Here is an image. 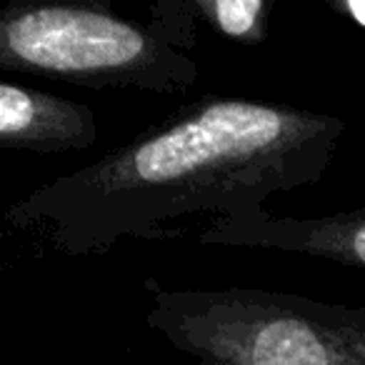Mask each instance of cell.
I'll list each match as a JSON object with an SVG mask.
<instances>
[{
	"mask_svg": "<svg viewBox=\"0 0 365 365\" xmlns=\"http://www.w3.org/2000/svg\"><path fill=\"white\" fill-rule=\"evenodd\" d=\"M340 125L220 101L28 200L81 240H113L175 215L260 200L325 160Z\"/></svg>",
	"mask_w": 365,
	"mask_h": 365,
	"instance_id": "6da1fadb",
	"label": "cell"
},
{
	"mask_svg": "<svg viewBox=\"0 0 365 365\" xmlns=\"http://www.w3.org/2000/svg\"><path fill=\"white\" fill-rule=\"evenodd\" d=\"M148 323L198 365H365V310L308 298L160 293Z\"/></svg>",
	"mask_w": 365,
	"mask_h": 365,
	"instance_id": "7a4b0ae2",
	"label": "cell"
},
{
	"mask_svg": "<svg viewBox=\"0 0 365 365\" xmlns=\"http://www.w3.org/2000/svg\"><path fill=\"white\" fill-rule=\"evenodd\" d=\"M8 63L93 76L133 68L150 53V41L125 21L83 8H36L3 26Z\"/></svg>",
	"mask_w": 365,
	"mask_h": 365,
	"instance_id": "3957f363",
	"label": "cell"
},
{
	"mask_svg": "<svg viewBox=\"0 0 365 365\" xmlns=\"http://www.w3.org/2000/svg\"><path fill=\"white\" fill-rule=\"evenodd\" d=\"M91 130V118L56 98L36 96L18 86L0 88V135L6 143L33 148L81 145L83 130Z\"/></svg>",
	"mask_w": 365,
	"mask_h": 365,
	"instance_id": "277c9868",
	"label": "cell"
},
{
	"mask_svg": "<svg viewBox=\"0 0 365 365\" xmlns=\"http://www.w3.org/2000/svg\"><path fill=\"white\" fill-rule=\"evenodd\" d=\"M298 248L315 250L323 255L353 260L365 265V220H345V223H315L295 240Z\"/></svg>",
	"mask_w": 365,
	"mask_h": 365,
	"instance_id": "5b68a950",
	"label": "cell"
},
{
	"mask_svg": "<svg viewBox=\"0 0 365 365\" xmlns=\"http://www.w3.org/2000/svg\"><path fill=\"white\" fill-rule=\"evenodd\" d=\"M258 13H260V3H255V0H218L215 3L218 26L228 36H245L253 28Z\"/></svg>",
	"mask_w": 365,
	"mask_h": 365,
	"instance_id": "8992f818",
	"label": "cell"
},
{
	"mask_svg": "<svg viewBox=\"0 0 365 365\" xmlns=\"http://www.w3.org/2000/svg\"><path fill=\"white\" fill-rule=\"evenodd\" d=\"M350 13H353V18L360 23V26H365V0H353L350 3Z\"/></svg>",
	"mask_w": 365,
	"mask_h": 365,
	"instance_id": "52a82bcc",
	"label": "cell"
}]
</instances>
